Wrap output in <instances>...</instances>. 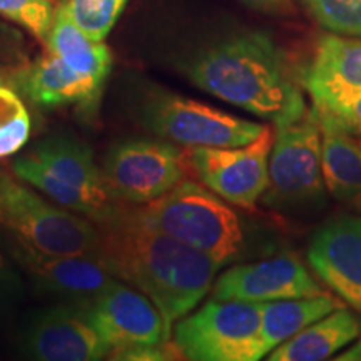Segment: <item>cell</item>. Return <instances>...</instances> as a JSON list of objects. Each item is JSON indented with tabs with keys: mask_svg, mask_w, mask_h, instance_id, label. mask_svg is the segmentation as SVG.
I'll return each instance as SVG.
<instances>
[{
	"mask_svg": "<svg viewBox=\"0 0 361 361\" xmlns=\"http://www.w3.org/2000/svg\"><path fill=\"white\" fill-rule=\"evenodd\" d=\"M101 228L97 258L117 279L142 291L164 319L166 338L209 290L223 264L147 224L134 211Z\"/></svg>",
	"mask_w": 361,
	"mask_h": 361,
	"instance_id": "1",
	"label": "cell"
},
{
	"mask_svg": "<svg viewBox=\"0 0 361 361\" xmlns=\"http://www.w3.org/2000/svg\"><path fill=\"white\" fill-rule=\"evenodd\" d=\"M188 75L200 89L274 126L308 111L283 51L261 32L231 35L204 49Z\"/></svg>",
	"mask_w": 361,
	"mask_h": 361,
	"instance_id": "2",
	"label": "cell"
},
{
	"mask_svg": "<svg viewBox=\"0 0 361 361\" xmlns=\"http://www.w3.org/2000/svg\"><path fill=\"white\" fill-rule=\"evenodd\" d=\"M12 171L56 204L97 226L111 223L126 211L107 188L92 151L71 135L42 139L12 161Z\"/></svg>",
	"mask_w": 361,
	"mask_h": 361,
	"instance_id": "3",
	"label": "cell"
},
{
	"mask_svg": "<svg viewBox=\"0 0 361 361\" xmlns=\"http://www.w3.org/2000/svg\"><path fill=\"white\" fill-rule=\"evenodd\" d=\"M135 213L147 224L206 252L223 266L238 259L246 250L241 218L204 184L180 180L169 192L142 204Z\"/></svg>",
	"mask_w": 361,
	"mask_h": 361,
	"instance_id": "4",
	"label": "cell"
},
{
	"mask_svg": "<svg viewBox=\"0 0 361 361\" xmlns=\"http://www.w3.org/2000/svg\"><path fill=\"white\" fill-rule=\"evenodd\" d=\"M45 197L0 169V226L11 236L47 255L97 256L101 228Z\"/></svg>",
	"mask_w": 361,
	"mask_h": 361,
	"instance_id": "5",
	"label": "cell"
},
{
	"mask_svg": "<svg viewBox=\"0 0 361 361\" xmlns=\"http://www.w3.org/2000/svg\"><path fill=\"white\" fill-rule=\"evenodd\" d=\"M324 200L322 129L311 109L276 124L269 154L268 188L261 202L278 211H305L319 207Z\"/></svg>",
	"mask_w": 361,
	"mask_h": 361,
	"instance_id": "6",
	"label": "cell"
},
{
	"mask_svg": "<svg viewBox=\"0 0 361 361\" xmlns=\"http://www.w3.org/2000/svg\"><path fill=\"white\" fill-rule=\"evenodd\" d=\"M261 303L213 298L174 324L173 341L186 360L256 361Z\"/></svg>",
	"mask_w": 361,
	"mask_h": 361,
	"instance_id": "7",
	"label": "cell"
},
{
	"mask_svg": "<svg viewBox=\"0 0 361 361\" xmlns=\"http://www.w3.org/2000/svg\"><path fill=\"white\" fill-rule=\"evenodd\" d=\"M142 121L152 133L184 146H245L264 129L258 123L168 92H156L146 99Z\"/></svg>",
	"mask_w": 361,
	"mask_h": 361,
	"instance_id": "8",
	"label": "cell"
},
{
	"mask_svg": "<svg viewBox=\"0 0 361 361\" xmlns=\"http://www.w3.org/2000/svg\"><path fill=\"white\" fill-rule=\"evenodd\" d=\"M273 141L274 133L264 126L263 133L245 146H189L184 151L186 169L224 201L252 209L268 188Z\"/></svg>",
	"mask_w": 361,
	"mask_h": 361,
	"instance_id": "9",
	"label": "cell"
},
{
	"mask_svg": "<svg viewBox=\"0 0 361 361\" xmlns=\"http://www.w3.org/2000/svg\"><path fill=\"white\" fill-rule=\"evenodd\" d=\"M102 176L123 204H147L164 196L188 173L184 151L154 139H128L107 152Z\"/></svg>",
	"mask_w": 361,
	"mask_h": 361,
	"instance_id": "10",
	"label": "cell"
},
{
	"mask_svg": "<svg viewBox=\"0 0 361 361\" xmlns=\"http://www.w3.org/2000/svg\"><path fill=\"white\" fill-rule=\"evenodd\" d=\"M20 353L37 361H96L112 353L92 305L57 303L37 311L22 328Z\"/></svg>",
	"mask_w": 361,
	"mask_h": 361,
	"instance_id": "11",
	"label": "cell"
},
{
	"mask_svg": "<svg viewBox=\"0 0 361 361\" xmlns=\"http://www.w3.org/2000/svg\"><path fill=\"white\" fill-rule=\"evenodd\" d=\"M12 241L29 281L59 303L92 305L116 279L97 256L47 255L22 245L13 236Z\"/></svg>",
	"mask_w": 361,
	"mask_h": 361,
	"instance_id": "12",
	"label": "cell"
},
{
	"mask_svg": "<svg viewBox=\"0 0 361 361\" xmlns=\"http://www.w3.org/2000/svg\"><path fill=\"white\" fill-rule=\"evenodd\" d=\"M308 263L343 303L361 314V216L338 214L319 226Z\"/></svg>",
	"mask_w": 361,
	"mask_h": 361,
	"instance_id": "13",
	"label": "cell"
},
{
	"mask_svg": "<svg viewBox=\"0 0 361 361\" xmlns=\"http://www.w3.org/2000/svg\"><path fill=\"white\" fill-rule=\"evenodd\" d=\"M306 266L293 255H279L226 269L213 284V298L251 303L322 295Z\"/></svg>",
	"mask_w": 361,
	"mask_h": 361,
	"instance_id": "14",
	"label": "cell"
},
{
	"mask_svg": "<svg viewBox=\"0 0 361 361\" xmlns=\"http://www.w3.org/2000/svg\"><path fill=\"white\" fill-rule=\"evenodd\" d=\"M92 311L112 353L169 341L156 305L142 291L117 278L94 301Z\"/></svg>",
	"mask_w": 361,
	"mask_h": 361,
	"instance_id": "15",
	"label": "cell"
},
{
	"mask_svg": "<svg viewBox=\"0 0 361 361\" xmlns=\"http://www.w3.org/2000/svg\"><path fill=\"white\" fill-rule=\"evenodd\" d=\"M303 84L316 109L361 92V37L323 35L306 67Z\"/></svg>",
	"mask_w": 361,
	"mask_h": 361,
	"instance_id": "16",
	"label": "cell"
},
{
	"mask_svg": "<svg viewBox=\"0 0 361 361\" xmlns=\"http://www.w3.org/2000/svg\"><path fill=\"white\" fill-rule=\"evenodd\" d=\"M16 84L37 106H78L90 111L97 106L106 82L82 74L47 51L16 75Z\"/></svg>",
	"mask_w": 361,
	"mask_h": 361,
	"instance_id": "17",
	"label": "cell"
},
{
	"mask_svg": "<svg viewBox=\"0 0 361 361\" xmlns=\"http://www.w3.org/2000/svg\"><path fill=\"white\" fill-rule=\"evenodd\" d=\"M313 112L322 129V166L326 191L341 204L361 209V137L350 133L329 112Z\"/></svg>",
	"mask_w": 361,
	"mask_h": 361,
	"instance_id": "18",
	"label": "cell"
},
{
	"mask_svg": "<svg viewBox=\"0 0 361 361\" xmlns=\"http://www.w3.org/2000/svg\"><path fill=\"white\" fill-rule=\"evenodd\" d=\"M361 336V316L340 306L278 345L269 361H323L340 353Z\"/></svg>",
	"mask_w": 361,
	"mask_h": 361,
	"instance_id": "19",
	"label": "cell"
},
{
	"mask_svg": "<svg viewBox=\"0 0 361 361\" xmlns=\"http://www.w3.org/2000/svg\"><path fill=\"white\" fill-rule=\"evenodd\" d=\"M343 306L335 296L322 293V295L291 298L261 303V329L258 340L259 360L268 356L271 351L281 345L301 329L331 313L333 310Z\"/></svg>",
	"mask_w": 361,
	"mask_h": 361,
	"instance_id": "20",
	"label": "cell"
},
{
	"mask_svg": "<svg viewBox=\"0 0 361 361\" xmlns=\"http://www.w3.org/2000/svg\"><path fill=\"white\" fill-rule=\"evenodd\" d=\"M45 44L49 52L61 57L74 69L106 82L112 66L109 49L104 42H96L80 30V27L71 19L64 0L59 4Z\"/></svg>",
	"mask_w": 361,
	"mask_h": 361,
	"instance_id": "21",
	"label": "cell"
},
{
	"mask_svg": "<svg viewBox=\"0 0 361 361\" xmlns=\"http://www.w3.org/2000/svg\"><path fill=\"white\" fill-rule=\"evenodd\" d=\"M30 135V117L19 94L0 84V157L16 154Z\"/></svg>",
	"mask_w": 361,
	"mask_h": 361,
	"instance_id": "22",
	"label": "cell"
},
{
	"mask_svg": "<svg viewBox=\"0 0 361 361\" xmlns=\"http://www.w3.org/2000/svg\"><path fill=\"white\" fill-rule=\"evenodd\" d=\"M71 19L96 42H104L128 0H64Z\"/></svg>",
	"mask_w": 361,
	"mask_h": 361,
	"instance_id": "23",
	"label": "cell"
},
{
	"mask_svg": "<svg viewBox=\"0 0 361 361\" xmlns=\"http://www.w3.org/2000/svg\"><path fill=\"white\" fill-rule=\"evenodd\" d=\"M329 34L361 37V0H300Z\"/></svg>",
	"mask_w": 361,
	"mask_h": 361,
	"instance_id": "24",
	"label": "cell"
},
{
	"mask_svg": "<svg viewBox=\"0 0 361 361\" xmlns=\"http://www.w3.org/2000/svg\"><path fill=\"white\" fill-rule=\"evenodd\" d=\"M25 278L12 236L0 226V318L11 314L24 301Z\"/></svg>",
	"mask_w": 361,
	"mask_h": 361,
	"instance_id": "25",
	"label": "cell"
},
{
	"mask_svg": "<svg viewBox=\"0 0 361 361\" xmlns=\"http://www.w3.org/2000/svg\"><path fill=\"white\" fill-rule=\"evenodd\" d=\"M57 7V0H0V17L16 22L45 42Z\"/></svg>",
	"mask_w": 361,
	"mask_h": 361,
	"instance_id": "26",
	"label": "cell"
},
{
	"mask_svg": "<svg viewBox=\"0 0 361 361\" xmlns=\"http://www.w3.org/2000/svg\"><path fill=\"white\" fill-rule=\"evenodd\" d=\"M313 109H316V107H313ZM318 111H324L333 114L346 129L350 130V133H353L361 137V92Z\"/></svg>",
	"mask_w": 361,
	"mask_h": 361,
	"instance_id": "27",
	"label": "cell"
},
{
	"mask_svg": "<svg viewBox=\"0 0 361 361\" xmlns=\"http://www.w3.org/2000/svg\"><path fill=\"white\" fill-rule=\"evenodd\" d=\"M246 7L271 16H293L296 13L295 0H239Z\"/></svg>",
	"mask_w": 361,
	"mask_h": 361,
	"instance_id": "28",
	"label": "cell"
},
{
	"mask_svg": "<svg viewBox=\"0 0 361 361\" xmlns=\"http://www.w3.org/2000/svg\"><path fill=\"white\" fill-rule=\"evenodd\" d=\"M338 361H361V338L358 341L351 343L348 350H345L340 356H335Z\"/></svg>",
	"mask_w": 361,
	"mask_h": 361,
	"instance_id": "29",
	"label": "cell"
},
{
	"mask_svg": "<svg viewBox=\"0 0 361 361\" xmlns=\"http://www.w3.org/2000/svg\"><path fill=\"white\" fill-rule=\"evenodd\" d=\"M0 84H4V78H2V75H0Z\"/></svg>",
	"mask_w": 361,
	"mask_h": 361,
	"instance_id": "30",
	"label": "cell"
}]
</instances>
